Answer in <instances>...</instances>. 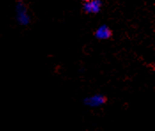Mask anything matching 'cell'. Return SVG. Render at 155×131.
Segmentation results:
<instances>
[{"instance_id":"277c9868","label":"cell","mask_w":155,"mask_h":131,"mask_svg":"<svg viewBox=\"0 0 155 131\" xmlns=\"http://www.w3.org/2000/svg\"><path fill=\"white\" fill-rule=\"evenodd\" d=\"M94 36L97 40H108L113 37V31L108 26L102 25L94 32Z\"/></svg>"},{"instance_id":"5b68a950","label":"cell","mask_w":155,"mask_h":131,"mask_svg":"<svg viewBox=\"0 0 155 131\" xmlns=\"http://www.w3.org/2000/svg\"><path fill=\"white\" fill-rule=\"evenodd\" d=\"M84 3H86V2H90V1H91V0H82Z\"/></svg>"},{"instance_id":"3957f363","label":"cell","mask_w":155,"mask_h":131,"mask_svg":"<svg viewBox=\"0 0 155 131\" xmlns=\"http://www.w3.org/2000/svg\"><path fill=\"white\" fill-rule=\"evenodd\" d=\"M102 1L101 0H91L90 2L84 3L83 11L86 14H97L102 9Z\"/></svg>"},{"instance_id":"6da1fadb","label":"cell","mask_w":155,"mask_h":131,"mask_svg":"<svg viewBox=\"0 0 155 131\" xmlns=\"http://www.w3.org/2000/svg\"><path fill=\"white\" fill-rule=\"evenodd\" d=\"M107 102V97L104 94L97 93L86 97L83 99V105L88 108H99L105 106Z\"/></svg>"},{"instance_id":"7a4b0ae2","label":"cell","mask_w":155,"mask_h":131,"mask_svg":"<svg viewBox=\"0 0 155 131\" xmlns=\"http://www.w3.org/2000/svg\"><path fill=\"white\" fill-rule=\"evenodd\" d=\"M28 6L23 0H20L16 5V18L21 25L26 26L30 22V16L28 13Z\"/></svg>"}]
</instances>
